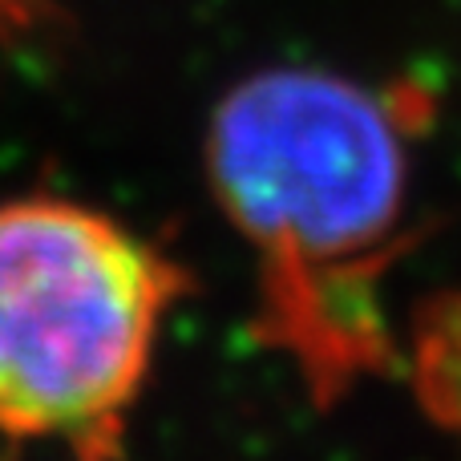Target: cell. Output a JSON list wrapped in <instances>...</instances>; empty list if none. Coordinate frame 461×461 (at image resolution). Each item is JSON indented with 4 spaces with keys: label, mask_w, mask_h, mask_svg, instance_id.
<instances>
[{
    "label": "cell",
    "mask_w": 461,
    "mask_h": 461,
    "mask_svg": "<svg viewBox=\"0 0 461 461\" xmlns=\"http://www.w3.org/2000/svg\"><path fill=\"white\" fill-rule=\"evenodd\" d=\"M433 122L417 81L267 69L215 105L211 191L255 259L251 332L320 409L401 368L384 276L405 251L413 150Z\"/></svg>",
    "instance_id": "obj_1"
},
{
    "label": "cell",
    "mask_w": 461,
    "mask_h": 461,
    "mask_svg": "<svg viewBox=\"0 0 461 461\" xmlns=\"http://www.w3.org/2000/svg\"><path fill=\"white\" fill-rule=\"evenodd\" d=\"M0 5H8V0H0Z\"/></svg>",
    "instance_id": "obj_3"
},
{
    "label": "cell",
    "mask_w": 461,
    "mask_h": 461,
    "mask_svg": "<svg viewBox=\"0 0 461 461\" xmlns=\"http://www.w3.org/2000/svg\"><path fill=\"white\" fill-rule=\"evenodd\" d=\"M186 271L65 199L0 207V438L110 461Z\"/></svg>",
    "instance_id": "obj_2"
}]
</instances>
